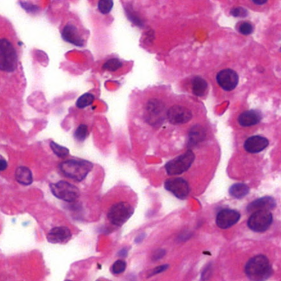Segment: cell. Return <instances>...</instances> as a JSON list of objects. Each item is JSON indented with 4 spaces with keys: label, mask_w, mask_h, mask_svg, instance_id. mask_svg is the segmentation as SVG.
<instances>
[{
    "label": "cell",
    "mask_w": 281,
    "mask_h": 281,
    "mask_svg": "<svg viewBox=\"0 0 281 281\" xmlns=\"http://www.w3.org/2000/svg\"></svg>",
    "instance_id": "obj_38"
},
{
    "label": "cell",
    "mask_w": 281,
    "mask_h": 281,
    "mask_svg": "<svg viewBox=\"0 0 281 281\" xmlns=\"http://www.w3.org/2000/svg\"><path fill=\"white\" fill-rule=\"evenodd\" d=\"M261 120V116L257 111H247L241 113L239 117V124L241 126L247 127L258 125Z\"/></svg>",
    "instance_id": "obj_17"
},
{
    "label": "cell",
    "mask_w": 281,
    "mask_h": 281,
    "mask_svg": "<svg viewBox=\"0 0 281 281\" xmlns=\"http://www.w3.org/2000/svg\"><path fill=\"white\" fill-rule=\"evenodd\" d=\"M123 66L122 61L119 59H110L104 63L102 69L110 72H116Z\"/></svg>",
    "instance_id": "obj_22"
},
{
    "label": "cell",
    "mask_w": 281,
    "mask_h": 281,
    "mask_svg": "<svg viewBox=\"0 0 281 281\" xmlns=\"http://www.w3.org/2000/svg\"><path fill=\"white\" fill-rule=\"evenodd\" d=\"M20 4L21 5V8H24L25 10L28 12V13H38L39 11V8L38 6L33 5L32 3H27V2H21Z\"/></svg>",
    "instance_id": "obj_29"
},
{
    "label": "cell",
    "mask_w": 281,
    "mask_h": 281,
    "mask_svg": "<svg viewBox=\"0 0 281 281\" xmlns=\"http://www.w3.org/2000/svg\"><path fill=\"white\" fill-rule=\"evenodd\" d=\"M268 144L269 141L265 137L260 136H252L246 140L244 143V148L246 151L251 154H258L264 150Z\"/></svg>",
    "instance_id": "obj_15"
},
{
    "label": "cell",
    "mask_w": 281,
    "mask_h": 281,
    "mask_svg": "<svg viewBox=\"0 0 281 281\" xmlns=\"http://www.w3.org/2000/svg\"><path fill=\"white\" fill-rule=\"evenodd\" d=\"M166 105L164 102L158 99H149L145 105L144 118L146 122L153 126L162 124L164 120Z\"/></svg>",
    "instance_id": "obj_5"
},
{
    "label": "cell",
    "mask_w": 281,
    "mask_h": 281,
    "mask_svg": "<svg viewBox=\"0 0 281 281\" xmlns=\"http://www.w3.org/2000/svg\"><path fill=\"white\" fill-rule=\"evenodd\" d=\"M206 137V130L201 125H195L189 132V145H197Z\"/></svg>",
    "instance_id": "obj_18"
},
{
    "label": "cell",
    "mask_w": 281,
    "mask_h": 281,
    "mask_svg": "<svg viewBox=\"0 0 281 281\" xmlns=\"http://www.w3.org/2000/svg\"><path fill=\"white\" fill-rule=\"evenodd\" d=\"M94 101V96L92 93H85L83 95L81 96L80 99H78L76 102V106L78 108L82 109L90 106Z\"/></svg>",
    "instance_id": "obj_23"
},
{
    "label": "cell",
    "mask_w": 281,
    "mask_h": 281,
    "mask_svg": "<svg viewBox=\"0 0 281 281\" xmlns=\"http://www.w3.org/2000/svg\"><path fill=\"white\" fill-rule=\"evenodd\" d=\"M167 117L173 125H182L191 120L192 112L186 106L176 105L168 109Z\"/></svg>",
    "instance_id": "obj_10"
},
{
    "label": "cell",
    "mask_w": 281,
    "mask_h": 281,
    "mask_svg": "<svg viewBox=\"0 0 281 281\" xmlns=\"http://www.w3.org/2000/svg\"><path fill=\"white\" fill-rule=\"evenodd\" d=\"M276 207V201L271 197H263L252 202L247 206V210L250 212L257 211H270Z\"/></svg>",
    "instance_id": "obj_16"
},
{
    "label": "cell",
    "mask_w": 281,
    "mask_h": 281,
    "mask_svg": "<svg viewBox=\"0 0 281 281\" xmlns=\"http://www.w3.org/2000/svg\"><path fill=\"white\" fill-rule=\"evenodd\" d=\"M231 14L234 17L244 18V17L247 16V11L244 8L239 7V8H233V9L231 10Z\"/></svg>",
    "instance_id": "obj_30"
},
{
    "label": "cell",
    "mask_w": 281,
    "mask_h": 281,
    "mask_svg": "<svg viewBox=\"0 0 281 281\" xmlns=\"http://www.w3.org/2000/svg\"><path fill=\"white\" fill-rule=\"evenodd\" d=\"M165 254H166V251L163 249H158L155 251V252L153 253V257H152V259L156 261L160 260L162 259L163 257H164Z\"/></svg>",
    "instance_id": "obj_33"
},
{
    "label": "cell",
    "mask_w": 281,
    "mask_h": 281,
    "mask_svg": "<svg viewBox=\"0 0 281 281\" xmlns=\"http://www.w3.org/2000/svg\"><path fill=\"white\" fill-rule=\"evenodd\" d=\"M50 146H51V149H52L54 154H56V156H58L59 158L64 159L69 154V149H67L63 146L59 145L58 143H56L54 141H51Z\"/></svg>",
    "instance_id": "obj_24"
},
{
    "label": "cell",
    "mask_w": 281,
    "mask_h": 281,
    "mask_svg": "<svg viewBox=\"0 0 281 281\" xmlns=\"http://www.w3.org/2000/svg\"><path fill=\"white\" fill-rule=\"evenodd\" d=\"M246 274L252 281H265L272 274L270 262L263 255L252 258L246 265Z\"/></svg>",
    "instance_id": "obj_2"
},
{
    "label": "cell",
    "mask_w": 281,
    "mask_h": 281,
    "mask_svg": "<svg viewBox=\"0 0 281 281\" xmlns=\"http://www.w3.org/2000/svg\"><path fill=\"white\" fill-rule=\"evenodd\" d=\"M93 167V163L89 161L77 159L65 160L59 165L60 171L64 177L79 182L87 178Z\"/></svg>",
    "instance_id": "obj_1"
},
{
    "label": "cell",
    "mask_w": 281,
    "mask_h": 281,
    "mask_svg": "<svg viewBox=\"0 0 281 281\" xmlns=\"http://www.w3.org/2000/svg\"><path fill=\"white\" fill-rule=\"evenodd\" d=\"M252 2H253L254 3H256V4H258V5H262V4H264V3H266V1H265V0H264V1H258V0H253Z\"/></svg>",
    "instance_id": "obj_37"
},
{
    "label": "cell",
    "mask_w": 281,
    "mask_h": 281,
    "mask_svg": "<svg viewBox=\"0 0 281 281\" xmlns=\"http://www.w3.org/2000/svg\"><path fill=\"white\" fill-rule=\"evenodd\" d=\"M72 238V233L70 229L65 226H60L51 229L48 233L46 239L51 243H66Z\"/></svg>",
    "instance_id": "obj_13"
},
{
    "label": "cell",
    "mask_w": 281,
    "mask_h": 281,
    "mask_svg": "<svg viewBox=\"0 0 281 281\" xmlns=\"http://www.w3.org/2000/svg\"><path fill=\"white\" fill-rule=\"evenodd\" d=\"M133 214L132 205L128 202L120 201L112 205L107 213V218L113 225L120 227L130 220Z\"/></svg>",
    "instance_id": "obj_4"
},
{
    "label": "cell",
    "mask_w": 281,
    "mask_h": 281,
    "mask_svg": "<svg viewBox=\"0 0 281 281\" xmlns=\"http://www.w3.org/2000/svg\"><path fill=\"white\" fill-rule=\"evenodd\" d=\"M125 269H126V262L125 261L118 260L115 261L114 264L112 265V273L115 274V275L121 274L125 271Z\"/></svg>",
    "instance_id": "obj_27"
},
{
    "label": "cell",
    "mask_w": 281,
    "mask_h": 281,
    "mask_svg": "<svg viewBox=\"0 0 281 281\" xmlns=\"http://www.w3.org/2000/svg\"><path fill=\"white\" fill-rule=\"evenodd\" d=\"M128 249L126 248H123V249L120 250L119 252H118V256L119 257H121V258H125L127 256Z\"/></svg>",
    "instance_id": "obj_35"
},
{
    "label": "cell",
    "mask_w": 281,
    "mask_h": 281,
    "mask_svg": "<svg viewBox=\"0 0 281 281\" xmlns=\"http://www.w3.org/2000/svg\"><path fill=\"white\" fill-rule=\"evenodd\" d=\"M168 266H169L168 265H160V266H157L156 268H154V270L149 273V277L155 276V275H158V274L162 273V272L167 270Z\"/></svg>",
    "instance_id": "obj_32"
},
{
    "label": "cell",
    "mask_w": 281,
    "mask_h": 281,
    "mask_svg": "<svg viewBox=\"0 0 281 281\" xmlns=\"http://www.w3.org/2000/svg\"><path fill=\"white\" fill-rule=\"evenodd\" d=\"M195 160V154L191 150L181 154L165 165L167 173L170 176L180 175L191 167Z\"/></svg>",
    "instance_id": "obj_7"
},
{
    "label": "cell",
    "mask_w": 281,
    "mask_h": 281,
    "mask_svg": "<svg viewBox=\"0 0 281 281\" xmlns=\"http://www.w3.org/2000/svg\"><path fill=\"white\" fill-rule=\"evenodd\" d=\"M17 181L23 186H29L33 182V177L31 170L27 167L20 166L15 172Z\"/></svg>",
    "instance_id": "obj_19"
},
{
    "label": "cell",
    "mask_w": 281,
    "mask_h": 281,
    "mask_svg": "<svg viewBox=\"0 0 281 281\" xmlns=\"http://www.w3.org/2000/svg\"><path fill=\"white\" fill-rule=\"evenodd\" d=\"M7 167H8L7 161H6L3 158H1V168H0V169H1L2 172H3V171L7 168Z\"/></svg>",
    "instance_id": "obj_34"
},
{
    "label": "cell",
    "mask_w": 281,
    "mask_h": 281,
    "mask_svg": "<svg viewBox=\"0 0 281 281\" xmlns=\"http://www.w3.org/2000/svg\"><path fill=\"white\" fill-rule=\"evenodd\" d=\"M74 136L78 142H83L88 136V125H83V124L79 125L75 130Z\"/></svg>",
    "instance_id": "obj_25"
},
{
    "label": "cell",
    "mask_w": 281,
    "mask_h": 281,
    "mask_svg": "<svg viewBox=\"0 0 281 281\" xmlns=\"http://www.w3.org/2000/svg\"><path fill=\"white\" fill-rule=\"evenodd\" d=\"M166 190L173 193L179 199H186L190 193V186L185 179L181 178L167 179L164 183Z\"/></svg>",
    "instance_id": "obj_9"
},
{
    "label": "cell",
    "mask_w": 281,
    "mask_h": 281,
    "mask_svg": "<svg viewBox=\"0 0 281 281\" xmlns=\"http://www.w3.org/2000/svg\"><path fill=\"white\" fill-rule=\"evenodd\" d=\"M239 219L240 214L236 210H223L218 214L216 223L220 228L225 229L238 223Z\"/></svg>",
    "instance_id": "obj_14"
},
{
    "label": "cell",
    "mask_w": 281,
    "mask_h": 281,
    "mask_svg": "<svg viewBox=\"0 0 281 281\" xmlns=\"http://www.w3.org/2000/svg\"><path fill=\"white\" fill-rule=\"evenodd\" d=\"M239 75L233 69H226L217 75V82L225 91L234 90L239 83Z\"/></svg>",
    "instance_id": "obj_11"
},
{
    "label": "cell",
    "mask_w": 281,
    "mask_h": 281,
    "mask_svg": "<svg viewBox=\"0 0 281 281\" xmlns=\"http://www.w3.org/2000/svg\"><path fill=\"white\" fill-rule=\"evenodd\" d=\"M127 13V16L130 19V21H133V23L136 24L137 26H143V22L141 21L140 19H139L138 17L136 16V14L130 13L129 11L126 10Z\"/></svg>",
    "instance_id": "obj_31"
},
{
    "label": "cell",
    "mask_w": 281,
    "mask_h": 281,
    "mask_svg": "<svg viewBox=\"0 0 281 281\" xmlns=\"http://www.w3.org/2000/svg\"><path fill=\"white\" fill-rule=\"evenodd\" d=\"M50 187L54 196L64 201H75L80 196V190L77 186L65 181H60L58 182L51 184Z\"/></svg>",
    "instance_id": "obj_6"
},
{
    "label": "cell",
    "mask_w": 281,
    "mask_h": 281,
    "mask_svg": "<svg viewBox=\"0 0 281 281\" xmlns=\"http://www.w3.org/2000/svg\"><path fill=\"white\" fill-rule=\"evenodd\" d=\"M273 217L270 211H257L253 213L248 221V226L255 232H264L271 225Z\"/></svg>",
    "instance_id": "obj_8"
},
{
    "label": "cell",
    "mask_w": 281,
    "mask_h": 281,
    "mask_svg": "<svg viewBox=\"0 0 281 281\" xmlns=\"http://www.w3.org/2000/svg\"><path fill=\"white\" fill-rule=\"evenodd\" d=\"M113 5L114 3L112 0H101L98 3V8L101 14H108L112 11Z\"/></svg>",
    "instance_id": "obj_26"
},
{
    "label": "cell",
    "mask_w": 281,
    "mask_h": 281,
    "mask_svg": "<svg viewBox=\"0 0 281 281\" xmlns=\"http://www.w3.org/2000/svg\"><path fill=\"white\" fill-rule=\"evenodd\" d=\"M191 88L194 94L198 97H202L206 93L208 84L204 79L201 77H195L191 80Z\"/></svg>",
    "instance_id": "obj_20"
},
{
    "label": "cell",
    "mask_w": 281,
    "mask_h": 281,
    "mask_svg": "<svg viewBox=\"0 0 281 281\" xmlns=\"http://www.w3.org/2000/svg\"><path fill=\"white\" fill-rule=\"evenodd\" d=\"M18 66V53L10 40L5 38L0 42V68L2 71L13 73Z\"/></svg>",
    "instance_id": "obj_3"
},
{
    "label": "cell",
    "mask_w": 281,
    "mask_h": 281,
    "mask_svg": "<svg viewBox=\"0 0 281 281\" xmlns=\"http://www.w3.org/2000/svg\"><path fill=\"white\" fill-rule=\"evenodd\" d=\"M239 32L243 35L252 34L253 32V27L248 22H242L239 27Z\"/></svg>",
    "instance_id": "obj_28"
},
{
    "label": "cell",
    "mask_w": 281,
    "mask_h": 281,
    "mask_svg": "<svg viewBox=\"0 0 281 281\" xmlns=\"http://www.w3.org/2000/svg\"><path fill=\"white\" fill-rule=\"evenodd\" d=\"M62 38L64 41L76 45L78 47H83L85 40L80 35L77 27L72 23H68L62 30Z\"/></svg>",
    "instance_id": "obj_12"
},
{
    "label": "cell",
    "mask_w": 281,
    "mask_h": 281,
    "mask_svg": "<svg viewBox=\"0 0 281 281\" xmlns=\"http://www.w3.org/2000/svg\"><path fill=\"white\" fill-rule=\"evenodd\" d=\"M145 234H141L139 236L136 237V243H140L141 241H143L144 238H145Z\"/></svg>",
    "instance_id": "obj_36"
},
{
    "label": "cell",
    "mask_w": 281,
    "mask_h": 281,
    "mask_svg": "<svg viewBox=\"0 0 281 281\" xmlns=\"http://www.w3.org/2000/svg\"><path fill=\"white\" fill-rule=\"evenodd\" d=\"M229 192H230L232 197L241 199V198L246 197L248 194L249 187L242 183H238V184H234L231 186Z\"/></svg>",
    "instance_id": "obj_21"
}]
</instances>
